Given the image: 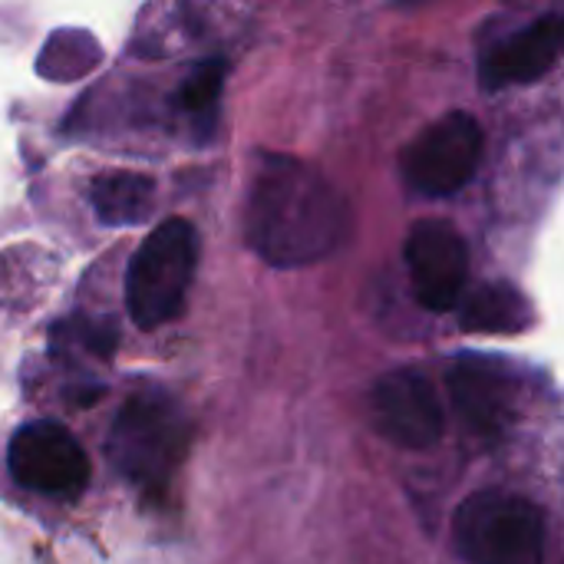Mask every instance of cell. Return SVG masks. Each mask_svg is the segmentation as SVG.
<instances>
[{
  "mask_svg": "<svg viewBox=\"0 0 564 564\" xmlns=\"http://www.w3.org/2000/svg\"><path fill=\"white\" fill-rule=\"evenodd\" d=\"M370 426L397 449H430L446 430V410L426 373L400 367L383 373L367 400Z\"/></svg>",
  "mask_w": 564,
  "mask_h": 564,
  "instance_id": "7",
  "label": "cell"
},
{
  "mask_svg": "<svg viewBox=\"0 0 564 564\" xmlns=\"http://www.w3.org/2000/svg\"><path fill=\"white\" fill-rule=\"evenodd\" d=\"M99 63H102V50L96 36L79 26H63L46 36L36 56V73L50 83H73L89 76Z\"/></svg>",
  "mask_w": 564,
  "mask_h": 564,
  "instance_id": "13",
  "label": "cell"
},
{
  "mask_svg": "<svg viewBox=\"0 0 564 564\" xmlns=\"http://www.w3.org/2000/svg\"><path fill=\"white\" fill-rule=\"evenodd\" d=\"M185 449V416L172 393L145 387L116 413L106 440L109 466L132 486H159L172 476Z\"/></svg>",
  "mask_w": 564,
  "mask_h": 564,
  "instance_id": "2",
  "label": "cell"
},
{
  "mask_svg": "<svg viewBox=\"0 0 564 564\" xmlns=\"http://www.w3.org/2000/svg\"><path fill=\"white\" fill-rule=\"evenodd\" d=\"M564 53V13H545L525 30L496 43L479 66V79L486 89L535 83L545 76Z\"/></svg>",
  "mask_w": 564,
  "mask_h": 564,
  "instance_id": "10",
  "label": "cell"
},
{
  "mask_svg": "<svg viewBox=\"0 0 564 564\" xmlns=\"http://www.w3.org/2000/svg\"><path fill=\"white\" fill-rule=\"evenodd\" d=\"M446 387L463 423L482 440H502L519 420L522 383L516 370L499 357H486V354L456 357L446 373Z\"/></svg>",
  "mask_w": 564,
  "mask_h": 564,
  "instance_id": "9",
  "label": "cell"
},
{
  "mask_svg": "<svg viewBox=\"0 0 564 564\" xmlns=\"http://www.w3.org/2000/svg\"><path fill=\"white\" fill-rule=\"evenodd\" d=\"M532 321L535 314L529 297L506 281L482 284L459 301V324L469 334H522Z\"/></svg>",
  "mask_w": 564,
  "mask_h": 564,
  "instance_id": "11",
  "label": "cell"
},
{
  "mask_svg": "<svg viewBox=\"0 0 564 564\" xmlns=\"http://www.w3.org/2000/svg\"><path fill=\"white\" fill-rule=\"evenodd\" d=\"M413 297L433 311H456L469 284V248L466 238L443 218H423L410 228L403 245Z\"/></svg>",
  "mask_w": 564,
  "mask_h": 564,
  "instance_id": "8",
  "label": "cell"
},
{
  "mask_svg": "<svg viewBox=\"0 0 564 564\" xmlns=\"http://www.w3.org/2000/svg\"><path fill=\"white\" fill-rule=\"evenodd\" d=\"M198 264V235L185 218L162 221L132 254L126 271V307L139 330H155L185 307Z\"/></svg>",
  "mask_w": 564,
  "mask_h": 564,
  "instance_id": "3",
  "label": "cell"
},
{
  "mask_svg": "<svg viewBox=\"0 0 564 564\" xmlns=\"http://www.w3.org/2000/svg\"><path fill=\"white\" fill-rule=\"evenodd\" d=\"M453 539L469 564H545L549 525L535 502L486 489L456 509Z\"/></svg>",
  "mask_w": 564,
  "mask_h": 564,
  "instance_id": "4",
  "label": "cell"
},
{
  "mask_svg": "<svg viewBox=\"0 0 564 564\" xmlns=\"http://www.w3.org/2000/svg\"><path fill=\"white\" fill-rule=\"evenodd\" d=\"M225 89V63L205 59L198 63L178 89V109L195 122L198 132H208L218 112V99Z\"/></svg>",
  "mask_w": 564,
  "mask_h": 564,
  "instance_id": "14",
  "label": "cell"
},
{
  "mask_svg": "<svg viewBox=\"0 0 564 564\" xmlns=\"http://www.w3.org/2000/svg\"><path fill=\"white\" fill-rule=\"evenodd\" d=\"M89 202L106 228H132L149 218L155 182L142 172H106L93 182Z\"/></svg>",
  "mask_w": 564,
  "mask_h": 564,
  "instance_id": "12",
  "label": "cell"
},
{
  "mask_svg": "<svg viewBox=\"0 0 564 564\" xmlns=\"http://www.w3.org/2000/svg\"><path fill=\"white\" fill-rule=\"evenodd\" d=\"M482 129L469 112H446L403 149V175L426 198L456 195L476 172Z\"/></svg>",
  "mask_w": 564,
  "mask_h": 564,
  "instance_id": "6",
  "label": "cell"
},
{
  "mask_svg": "<svg viewBox=\"0 0 564 564\" xmlns=\"http://www.w3.org/2000/svg\"><path fill=\"white\" fill-rule=\"evenodd\" d=\"M251 251L271 268H307L330 258L350 235L344 195L294 155H261L245 212Z\"/></svg>",
  "mask_w": 564,
  "mask_h": 564,
  "instance_id": "1",
  "label": "cell"
},
{
  "mask_svg": "<svg viewBox=\"0 0 564 564\" xmlns=\"http://www.w3.org/2000/svg\"><path fill=\"white\" fill-rule=\"evenodd\" d=\"M7 469L20 489L53 502L79 499L93 476L79 440L53 420H33L13 433L7 446Z\"/></svg>",
  "mask_w": 564,
  "mask_h": 564,
  "instance_id": "5",
  "label": "cell"
}]
</instances>
